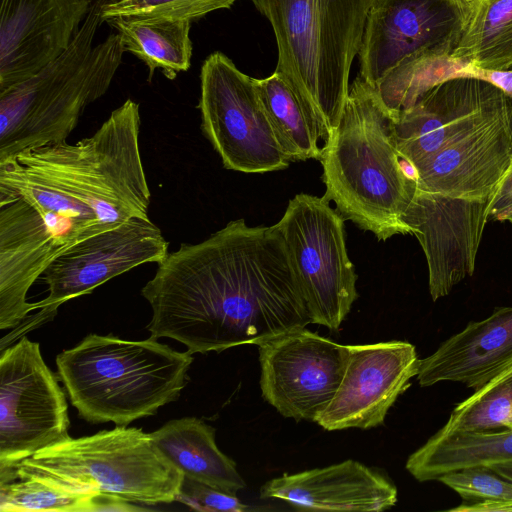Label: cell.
Wrapping results in <instances>:
<instances>
[{
	"instance_id": "obj_1",
	"label": "cell",
	"mask_w": 512,
	"mask_h": 512,
	"mask_svg": "<svg viewBox=\"0 0 512 512\" xmlns=\"http://www.w3.org/2000/svg\"><path fill=\"white\" fill-rule=\"evenodd\" d=\"M141 294L152 309L151 336L192 354L258 346L311 324L280 232L244 219L168 253Z\"/></svg>"
},
{
	"instance_id": "obj_2",
	"label": "cell",
	"mask_w": 512,
	"mask_h": 512,
	"mask_svg": "<svg viewBox=\"0 0 512 512\" xmlns=\"http://www.w3.org/2000/svg\"><path fill=\"white\" fill-rule=\"evenodd\" d=\"M324 196L380 241L412 234L403 215L417 182L404 170L392 117L376 88L358 76L338 123L322 148Z\"/></svg>"
},
{
	"instance_id": "obj_3",
	"label": "cell",
	"mask_w": 512,
	"mask_h": 512,
	"mask_svg": "<svg viewBox=\"0 0 512 512\" xmlns=\"http://www.w3.org/2000/svg\"><path fill=\"white\" fill-rule=\"evenodd\" d=\"M101 1L94 0L64 53L0 93V162L66 141L85 108L109 89L125 51L117 33L94 44L104 22Z\"/></svg>"
},
{
	"instance_id": "obj_4",
	"label": "cell",
	"mask_w": 512,
	"mask_h": 512,
	"mask_svg": "<svg viewBox=\"0 0 512 512\" xmlns=\"http://www.w3.org/2000/svg\"><path fill=\"white\" fill-rule=\"evenodd\" d=\"M192 353L151 336L129 341L89 334L56 357L57 373L78 415L87 422L127 426L178 399Z\"/></svg>"
},
{
	"instance_id": "obj_5",
	"label": "cell",
	"mask_w": 512,
	"mask_h": 512,
	"mask_svg": "<svg viewBox=\"0 0 512 512\" xmlns=\"http://www.w3.org/2000/svg\"><path fill=\"white\" fill-rule=\"evenodd\" d=\"M139 104L127 99L96 132L18 153L26 174L91 211L104 229L148 218L150 189L139 147Z\"/></svg>"
},
{
	"instance_id": "obj_6",
	"label": "cell",
	"mask_w": 512,
	"mask_h": 512,
	"mask_svg": "<svg viewBox=\"0 0 512 512\" xmlns=\"http://www.w3.org/2000/svg\"><path fill=\"white\" fill-rule=\"evenodd\" d=\"M270 22L275 71L323 121L338 126L374 0H250Z\"/></svg>"
},
{
	"instance_id": "obj_7",
	"label": "cell",
	"mask_w": 512,
	"mask_h": 512,
	"mask_svg": "<svg viewBox=\"0 0 512 512\" xmlns=\"http://www.w3.org/2000/svg\"><path fill=\"white\" fill-rule=\"evenodd\" d=\"M84 492L112 494L148 505L176 501L183 474L163 455L150 433L116 426L46 447L11 467Z\"/></svg>"
},
{
	"instance_id": "obj_8",
	"label": "cell",
	"mask_w": 512,
	"mask_h": 512,
	"mask_svg": "<svg viewBox=\"0 0 512 512\" xmlns=\"http://www.w3.org/2000/svg\"><path fill=\"white\" fill-rule=\"evenodd\" d=\"M344 217L323 195L300 193L275 224L301 289L311 324L336 331L358 297L345 242Z\"/></svg>"
},
{
	"instance_id": "obj_9",
	"label": "cell",
	"mask_w": 512,
	"mask_h": 512,
	"mask_svg": "<svg viewBox=\"0 0 512 512\" xmlns=\"http://www.w3.org/2000/svg\"><path fill=\"white\" fill-rule=\"evenodd\" d=\"M201 129L224 168L244 173L284 170L282 151L254 78L222 52L210 54L200 73Z\"/></svg>"
},
{
	"instance_id": "obj_10",
	"label": "cell",
	"mask_w": 512,
	"mask_h": 512,
	"mask_svg": "<svg viewBox=\"0 0 512 512\" xmlns=\"http://www.w3.org/2000/svg\"><path fill=\"white\" fill-rule=\"evenodd\" d=\"M64 391L40 345L23 336L0 355V469L11 468L68 435Z\"/></svg>"
},
{
	"instance_id": "obj_11",
	"label": "cell",
	"mask_w": 512,
	"mask_h": 512,
	"mask_svg": "<svg viewBox=\"0 0 512 512\" xmlns=\"http://www.w3.org/2000/svg\"><path fill=\"white\" fill-rule=\"evenodd\" d=\"M258 350L265 401L286 418L315 422L340 386L349 346L303 327L262 342Z\"/></svg>"
},
{
	"instance_id": "obj_12",
	"label": "cell",
	"mask_w": 512,
	"mask_h": 512,
	"mask_svg": "<svg viewBox=\"0 0 512 512\" xmlns=\"http://www.w3.org/2000/svg\"><path fill=\"white\" fill-rule=\"evenodd\" d=\"M464 28L452 0H374L358 53L359 76L376 87L407 59L450 56Z\"/></svg>"
},
{
	"instance_id": "obj_13",
	"label": "cell",
	"mask_w": 512,
	"mask_h": 512,
	"mask_svg": "<svg viewBox=\"0 0 512 512\" xmlns=\"http://www.w3.org/2000/svg\"><path fill=\"white\" fill-rule=\"evenodd\" d=\"M168 242L149 218H132L83 239L61 252L46 268L48 296L36 302L42 320L55 315L64 302L90 294L104 284L145 263H160Z\"/></svg>"
},
{
	"instance_id": "obj_14",
	"label": "cell",
	"mask_w": 512,
	"mask_h": 512,
	"mask_svg": "<svg viewBox=\"0 0 512 512\" xmlns=\"http://www.w3.org/2000/svg\"><path fill=\"white\" fill-rule=\"evenodd\" d=\"M493 197H451L416 187L403 221L425 254L433 301L473 275Z\"/></svg>"
},
{
	"instance_id": "obj_15",
	"label": "cell",
	"mask_w": 512,
	"mask_h": 512,
	"mask_svg": "<svg viewBox=\"0 0 512 512\" xmlns=\"http://www.w3.org/2000/svg\"><path fill=\"white\" fill-rule=\"evenodd\" d=\"M507 109L506 94L471 76L447 79L392 117L400 157L416 167Z\"/></svg>"
},
{
	"instance_id": "obj_16",
	"label": "cell",
	"mask_w": 512,
	"mask_h": 512,
	"mask_svg": "<svg viewBox=\"0 0 512 512\" xmlns=\"http://www.w3.org/2000/svg\"><path fill=\"white\" fill-rule=\"evenodd\" d=\"M348 346L340 386L315 420L327 431L383 424L389 409L419 372L416 348L407 341Z\"/></svg>"
},
{
	"instance_id": "obj_17",
	"label": "cell",
	"mask_w": 512,
	"mask_h": 512,
	"mask_svg": "<svg viewBox=\"0 0 512 512\" xmlns=\"http://www.w3.org/2000/svg\"><path fill=\"white\" fill-rule=\"evenodd\" d=\"M94 0H0V93L64 53Z\"/></svg>"
},
{
	"instance_id": "obj_18",
	"label": "cell",
	"mask_w": 512,
	"mask_h": 512,
	"mask_svg": "<svg viewBox=\"0 0 512 512\" xmlns=\"http://www.w3.org/2000/svg\"><path fill=\"white\" fill-rule=\"evenodd\" d=\"M512 163L506 110L416 165L417 186L451 197H493Z\"/></svg>"
},
{
	"instance_id": "obj_19",
	"label": "cell",
	"mask_w": 512,
	"mask_h": 512,
	"mask_svg": "<svg viewBox=\"0 0 512 512\" xmlns=\"http://www.w3.org/2000/svg\"><path fill=\"white\" fill-rule=\"evenodd\" d=\"M67 248L41 214L21 198L0 206V328L18 326L36 303L27 292Z\"/></svg>"
},
{
	"instance_id": "obj_20",
	"label": "cell",
	"mask_w": 512,
	"mask_h": 512,
	"mask_svg": "<svg viewBox=\"0 0 512 512\" xmlns=\"http://www.w3.org/2000/svg\"><path fill=\"white\" fill-rule=\"evenodd\" d=\"M397 488L382 472L355 460L267 481L261 498L314 511L380 512L397 503Z\"/></svg>"
},
{
	"instance_id": "obj_21",
	"label": "cell",
	"mask_w": 512,
	"mask_h": 512,
	"mask_svg": "<svg viewBox=\"0 0 512 512\" xmlns=\"http://www.w3.org/2000/svg\"><path fill=\"white\" fill-rule=\"evenodd\" d=\"M511 362L512 306L498 307L420 359L416 377L421 387L448 381L476 390Z\"/></svg>"
},
{
	"instance_id": "obj_22",
	"label": "cell",
	"mask_w": 512,
	"mask_h": 512,
	"mask_svg": "<svg viewBox=\"0 0 512 512\" xmlns=\"http://www.w3.org/2000/svg\"><path fill=\"white\" fill-rule=\"evenodd\" d=\"M150 436L183 476L235 494L246 487L235 462L215 442V429L196 417L165 423Z\"/></svg>"
},
{
	"instance_id": "obj_23",
	"label": "cell",
	"mask_w": 512,
	"mask_h": 512,
	"mask_svg": "<svg viewBox=\"0 0 512 512\" xmlns=\"http://www.w3.org/2000/svg\"><path fill=\"white\" fill-rule=\"evenodd\" d=\"M509 462L512 429L437 431L408 457L406 469L417 481L426 482L464 468H491Z\"/></svg>"
},
{
	"instance_id": "obj_24",
	"label": "cell",
	"mask_w": 512,
	"mask_h": 512,
	"mask_svg": "<svg viewBox=\"0 0 512 512\" xmlns=\"http://www.w3.org/2000/svg\"><path fill=\"white\" fill-rule=\"evenodd\" d=\"M254 83L278 143L290 162L321 159L329 132L314 110L274 71ZM324 146V145H323Z\"/></svg>"
},
{
	"instance_id": "obj_25",
	"label": "cell",
	"mask_w": 512,
	"mask_h": 512,
	"mask_svg": "<svg viewBox=\"0 0 512 512\" xmlns=\"http://www.w3.org/2000/svg\"><path fill=\"white\" fill-rule=\"evenodd\" d=\"M121 39L125 52L142 60L151 81L156 69L168 79L185 72L193 52L189 20L168 18L117 17L106 21Z\"/></svg>"
},
{
	"instance_id": "obj_26",
	"label": "cell",
	"mask_w": 512,
	"mask_h": 512,
	"mask_svg": "<svg viewBox=\"0 0 512 512\" xmlns=\"http://www.w3.org/2000/svg\"><path fill=\"white\" fill-rule=\"evenodd\" d=\"M451 56L484 70L512 68V0H484Z\"/></svg>"
},
{
	"instance_id": "obj_27",
	"label": "cell",
	"mask_w": 512,
	"mask_h": 512,
	"mask_svg": "<svg viewBox=\"0 0 512 512\" xmlns=\"http://www.w3.org/2000/svg\"><path fill=\"white\" fill-rule=\"evenodd\" d=\"M512 429V362L457 404L438 431Z\"/></svg>"
},
{
	"instance_id": "obj_28",
	"label": "cell",
	"mask_w": 512,
	"mask_h": 512,
	"mask_svg": "<svg viewBox=\"0 0 512 512\" xmlns=\"http://www.w3.org/2000/svg\"><path fill=\"white\" fill-rule=\"evenodd\" d=\"M98 492L73 490L37 476L18 474L0 482L1 512H94Z\"/></svg>"
},
{
	"instance_id": "obj_29",
	"label": "cell",
	"mask_w": 512,
	"mask_h": 512,
	"mask_svg": "<svg viewBox=\"0 0 512 512\" xmlns=\"http://www.w3.org/2000/svg\"><path fill=\"white\" fill-rule=\"evenodd\" d=\"M236 0H102L103 21L117 17L189 20L230 8Z\"/></svg>"
},
{
	"instance_id": "obj_30",
	"label": "cell",
	"mask_w": 512,
	"mask_h": 512,
	"mask_svg": "<svg viewBox=\"0 0 512 512\" xmlns=\"http://www.w3.org/2000/svg\"><path fill=\"white\" fill-rule=\"evenodd\" d=\"M437 481L459 494L463 501L512 499V481L489 467H469L449 472Z\"/></svg>"
},
{
	"instance_id": "obj_31",
	"label": "cell",
	"mask_w": 512,
	"mask_h": 512,
	"mask_svg": "<svg viewBox=\"0 0 512 512\" xmlns=\"http://www.w3.org/2000/svg\"><path fill=\"white\" fill-rule=\"evenodd\" d=\"M176 501L202 512H243L248 506L235 494L183 477Z\"/></svg>"
},
{
	"instance_id": "obj_32",
	"label": "cell",
	"mask_w": 512,
	"mask_h": 512,
	"mask_svg": "<svg viewBox=\"0 0 512 512\" xmlns=\"http://www.w3.org/2000/svg\"><path fill=\"white\" fill-rule=\"evenodd\" d=\"M510 215H512V163L493 197L489 218L507 221Z\"/></svg>"
},
{
	"instance_id": "obj_33",
	"label": "cell",
	"mask_w": 512,
	"mask_h": 512,
	"mask_svg": "<svg viewBox=\"0 0 512 512\" xmlns=\"http://www.w3.org/2000/svg\"><path fill=\"white\" fill-rule=\"evenodd\" d=\"M455 512H512V499L462 501V503L449 509Z\"/></svg>"
},
{
	"instance_id": "obj_34",
	"label": "cell",
	"mask_w": 512,
	"mask_h": 512,
	"mask_svg": "<svg viewBox=\"0 0 512 512\" xmlns=\"http://www.w3.org/2000/svg\"><path fill=\"white\" fill-rule=\"evenodd\" d=\"M461 10L464 19H465V25L469 21V19L472 17V15L475 13L477 8L480 6V4L484 0H452Z\"/></svg>"
},
{
	"instance_id": "obj_35",
	"label": "cell",
	"mask_w": 512,
	"mask_h": 512,
	"mask_svg": "<svg viewBox=\"0 0 512 512\" xmlns=\"http://www.w3.org/2000/svg\"><path fill=\"white\" fill-rule=\"evenodd\" d=\"M495 472L500 474L501 476L512 481V462L499 464L491 467Z\"/></svg>"
},
{
	"instance_id": "obj_36",
	"label": "cell",
	"mask_w": 512,
	"mask_h": 512,
	"mask_svg": "<svg viewBox=\"0 0 512 512\" xmlns=\"http://www.w3.org/2000/svg\"><path fill=\"white\" fill-rule=\"evenodd\" d=\"M507 107H508V118H509V125L512 133V96H507Z\"/></svg>"
},
{
	"instance_id": "obj_37",
	"label": "cell",
	"mask_w": 512,
	"mask_h": 512,
	"mask_svg": "<svg viewBox=\"0 0 512 512\" xmlns=\"http://www.w3.org/2000/svg\"><path fill=\"white\" fill-rule=\"evenodd\" d=\"M507 221H509L512 224V215L508 217Z\"/></svg>"
}]
</instances>
